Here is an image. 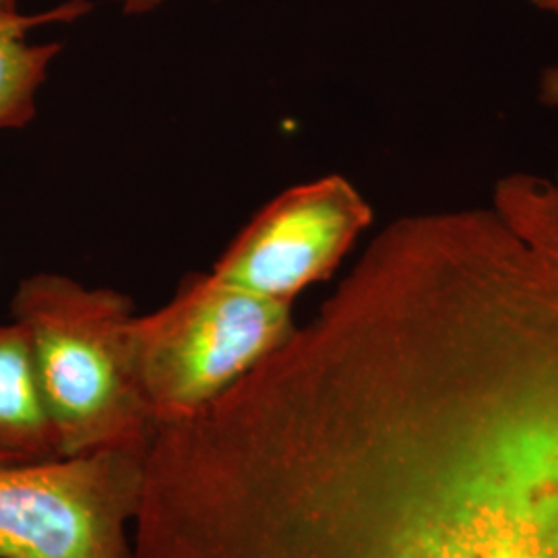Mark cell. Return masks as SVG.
Listing matches in <instances>:
<instances>
[{"label": "cell", "instance_id": "5", "mask_svg": "<svg viewBox=\"0 0 558 558\" xmlns=\"http://www.w3.org/2000/svg\"><path fill=\"white\" fill-rule=\"evenodd\" d=\"M94 11L89 0H66L41 13L0 7V131L25 129L38 112V92L62 50L59 41L32 44L44 25L73 23Z\"/></svg>", "mask_w": 558, "mask_h": 558}, {"label": "cell", "instance_id": "8", "mask_svg": "<svg viewBox=\"0 0 558 558\" xmlns=\"http://www.w3.org/2000/svg\"><path fill=\"white\" fill-rule=\"evenodd\" d=\"M163 0H124L122 11L129 17H141V15H149L154 11H158Z\"/></svg>", "mask_w": 558, "mask_h": 558}, {"label": "cell", "instance_id": "3", "mask_svg": "<svg viewBox=\"0 0 558 558\" xmlns=\"http://www.w3.org/2000/svg\"><path fill=\"white\" fill-rule=\"evenodd\" d=\"M149 447L0 465V558H131Z\"/></svg>", "mask_w": 558, "mask_h": 558}, {"label": "cell", "instance_id": "1", "mask_svg": "<svg viewBox=\"0 0 558 558\" xmlns=\"http://www.w3.org/2000/svg\"><path fill=\"white\" fill-rule=\"evenodd\" d=\"M133 317L119 290L48 271L21 279L11 320L29 341L60 458L151 445L158 426L133 368Z\"/></svg>", "mask_w": 558, "mask_h": 558}, {"label": "cell", "instance_id": "9", "mask_svg": "<svg viewBox=\"0 0 558 558\" xmlns=\"http://www.w3.org/2000/svg\"><path fill=\"white\" fill-rule=\"evenodd\" d=\"M525 2L534 4L536 9L544 11V13H550V15L558 17V0H525Z\"/></svg>", "mask_w": 558, "mask_h": 558}, {"label": "cell", "instance_id": "7", "mask_svg": "<svg viewBox=\"0 0 558 558\" xmlns=\"http://www.w3.org/2000/svg\"><path fill=\"white\" fill-rule=\"evenodd\" d=\"M538 100L542 106L558 110V62L539 73Z\"/></svg>", "mask_w": 558, "mask_h": 558}, {"label": "cell", "instance_id": "2", "mask_svg": "<svg viewBox=\"0 0 558 558\" xmlns=\"http://www.w3.org/2000/svg\"><path fill=\"white\" fill-rule=\"evenodd\" d=\"M292 306L209 274L129 325L131 359L156 426L191 418L276 352L296 329Z\"/></svg>", "mask_w": 558, "mask_h": 558}, {"label": "cell", "instance_id": "6", "mask_svg": "<svg viewBox=\"0 0 558 558\" xmlns=\"http://www.w3.org/2000/svg\"><path fill=\"white\" fill-rule=\"evenodd\" d=\"M60 458L25 331L0 323V465Z\"/></svg>", "mask_w": 558, "mask_h": 558}, {"label": "cell", "instance_id": "10", "mask_svg": "<svg viewBox=\"0 0 558 558\" xmlns=\"http://www.w3.org/2000/svg\"><path fill=\"white\" fill-rule=\"evenodd\" d=\"M0 7H7V9H20V0H0Z\"/></svg>", "mask_w": 558, "mask_h": 558}, {"label": "cell", "instance_id": "4", "mask_svg": "<svg viewBox=\"0 0 558 558\" xmlns=\"http://www.w3.org/2000/svg\"><path fill=\"white\" fill-rule=\"evenodd\" d=\"M373 205L352 180L327 174L286 189L232 240L214 274L260 296L294 304L331 278L373 226Z\"/></svg>", "mask_w": 558, "mask_h": 558}]
</instances>
